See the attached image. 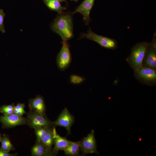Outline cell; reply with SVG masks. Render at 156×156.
<instances>
[{
  "instance_id": "obj_18",
  "label": "cell",
  "mask_w": 156,
  "mask_h": 156,
  "mask_svg": "<svg viewBox=\"0 0 156 156\" xmlns=\"http://www.w3.org/2000/svg\"><path fill=\"white\" fill-rule=\"evenodd\" d=\"M0 142L1 143V148L5 151L9 152L15 149L9 137L5 134L3 135Z\"/></svg>"
},
{
  "instance_id": "obj_8",
  "label": "cell",
  "mask_w": 156,
  "mask_h": 156,
  "mask_svg": "<svg viewBox=\"0 0 156 156\" xmlns=\"http://www.w3.org/2000/svg\"><path fill=\"white\" fill-rule=\"evenodd\" d=\"M80 149L84 154L94 153L99 154L97 150L96 141L93 130L80 141Z\"/></svg>"
},
{
  "instance_id": "obj_4",
  "label": "cell",
  "mask_w": 156,
  "mask_h": 156,
  "mask_svg": "<svg viewBox=\"0 0 156 156\" xmlns=\"http://www.w3.org/2000/svg\"><path fill=\"white\" fill-rule=\"evenodd\" d=\"M134 71L135 77L141 83L149 86L156 85V70L142 66Z\"/></svg>"
},
{
  "instance_id": "obj_23",
  "label": "cell",
  "mask_w": 156,
  "mask_h": 156,
  "mask_svg": "<svg viewBox=\"0 0 156 156\" xmlns=\"http://www.w3.org/2000/svg\"><path fill=\"white\" fill-rule=\"evenodd\" d=\"M15 154H10L1 148H0V156H16Z\"/></svg>"
},
{
  "instance_id": "obj_13",
  "label": "cell",
  "mask_w": 156,
  "mask_h": 156,
  "mask_svg": "<svg viewBox=\"0 0 156 156\" xmlns=\"http://www.w3.org/2000/svg\"><path fill=\"white\" fill-rule=\"evenodd\" d=\"M70 142L66 137H61L56 132L54 138V146L51 151L52 155H57L60 150L63 151L68 145Z\"/></svg>"
},
{
  "instance_id": "obj_25",
  "label": "cell",
  "mask_w": 156,
  "mask_h": 156,
  "mask_svg": "<svg viewBox=\"0 0 156 156\" xmlns=\"http://www.w3.org/2000/svg\"><path fill=\"white\" fill-rule=\"evenodd\" d=\"M25 113V112L24 109L18 110L14 109V114L19 116H22Z\"/></svg>"
},
{
  "instance_id": "obj_1",
  "label": "cell",
  "mask_w": 156,
  "mask_h": 156,
  "mask_svg": "<svg viewBox=\"0 0 156 156\" xmlns=\"http://www.w3.org/2000/svg\"><path fill=\"white\" fill-rule=\"evenodd\" d=\"M72 12L59 14L51 25L52 31L60 35L62 41H67L73 35Z\"/></svg>"
},
{
  "instance_id": "obj_12",
  "label": "cell",
  "mask_w": 156,
  "mask_h": 156,
  "mask_svg": "<svg viewBox=\"0 0 156 156\" xmlns=\"http://www.w3.org/2000/svg\"><path fill=\"white\" fill-rule=\"evenodd\" d=\"M29 107L30 111L36 112L42 115H45V105L43 98L38 95L29 101Z\"/></svg>"
},
{
  "instance_id": "obj_9",
  "label": "cell",
  "mask_w": 156,
  "mask_h": 156,
  "mask_svg": "<svg viewBox=\"0 0 156 156\" xmlns=\"http://www.w3.org/2000/svg\"><path fill=\"white\" fill-rule=\"evenodd\" d=\"M74 121L73 116L69 112L67 108H65L58 116L57 120L53 122L54 126H60L65 127L68 134L70 133V128Z\"/></svg>"
},
{
  "instance_id": "obj_3",
  "label": "cell",
  "mask_w": 156,
  "mask_h": 156,
  "mask_svg": "<svg viewBox=\"0 0 156 156\" xmlns=\"http://www.w3.org/2000/svg\"><path fill=\"white\" fill-rule=\"evenodd\" d=\"M79 38H86L91 40L106 49L114 50L117 47V43L116 40L99 35L92 31L90 28L87 33L81 34Z\"/></svg>"
},
{
  "instance_id": "obj_28",
  "label": "cell",
  "mask_w": 156,
  "mask_h": 156,
  "mask_svg": "<svg viewBox=\"0 0 156 156\" xmlns=\"http://www.w3.org/2000/svg\"><path fill=\"white\" fill-rule=\"evenodd\" d=\"M72 1H74L75 2H77V1L79 0H71Z\"/></svg>"
},
{
  "instance_id": "obj_26",
  "label": "cell",
  "mask_w": 156,
  "mask_h": 156,
  "mask_svg": "<svg viewBox=\"0 0 156 156\" xmlns=\"http://www.w3.org/2000/svg\"><path fill=\"white\" fill-rule=\"evenodd\" d=\"M60 2H66V0H57Z\"/></svg>"
},
{
  "instance_id": "obj_24",
  "label": "cell",
  "mask_w": 156,
  "mask_h": 156,
  "mask_svg": "<svg viewBox=\"0 0 156 156\" xmlns=\"http://www.w3.org/2000/svg\"><path fill=\"white\" fill-rule=\"evenodd\" d=\"M25 107L24 103H18L16 106H14V109L17 110H21L24 109Z\"/></svg>"
},
{
  "instance_id": "obj_16",
  "label": "cell",
  "mask_w": 156,
  "mask_h": 156,
  "mask_svg": "<svg viewBox=\"0 0 156 156\" xmlns=\"http://www.w3.org/2000/svg\"><path fill=\"white\" fill-rule=\"evenodd\" d=\"M80 141H70L67 146L63 151L65 155L75 156L79 155L80 150Z\"/></svg>"
},
{
  "instance_id": "obj_11",
  "label": "cell",
  "mask_w": 156,
  "mask_h": 156,
  "mask_svg": "<svg viewBox=\"0 0 156 156\" xmlns=\"http://www.w3.org/2000/svg\"><path fill=\"white\" fill-rule=\"evenodd\" d=\"M94 1L95 0H84L72 12L73 14L76 13L81 14L83 16V21L87 25H88L90 21V15Z\"/></svg>"
},
{
  "instance_id": "obj_22",
  "label": "cell",
  "mask_w": 156,
  "mask_h": 156,
  "mask_svg": "<svg viewBox=\"0 0 156 156\" xmlns=\"http://www.w3.org/2000/svg\"><path fill=\"white\" fill-rule=\"evenodd\" d=\"M5 14L2 9L0 8V31L3 33L5 32L4 24V19Z\"/></svg>"
},
{
  "instance_id": "obj_2",
  "label": "cell",
  "mask_w": 156,
  "mask_h": 156,
  "mask_svg": "<svg viewBox=\"0 0 156 156\" xmlns=\"http://www.w3.org/2000/svg\"><path fill=\"white\" fill-rule=\"evenodd\" d=\"M149 43L146 42L138 43L132 48L131 53L126 60L135 70L142 66L144 58Z\"/></svg>"
},
{
  "instance_id": "obj_17",
  "label": "cell",
  "mask_w": 156,
  "mask_h": 156,
  "mask_svg": "<svg viewBox=\"0 0 156 156\" xmlns=\"http://www.w3.org/2000/svg\"><path fill=\"white\" fill-rule=\"evenodd\" d=\"M47 6L50 10L57 12L58 14L63 12L66 8L62 6L57 0H43Z\"/></svg>"
},
{
  "instance_id": "obj_10",
  "label": "cell",
  "mask_w": 156,
  "mask_h": 156,
  "mask_svg": "<svg viewBox=\"0 0 156 156\" xmlns=\"http://www.w3.org/2000/svg\"><path fill=\"white\" fill-rule=\"evenodd\" d=\"M0 122L2 124V127L7 128L25 124L27 122V119L22 116L13 113L8 115L0 116Z\"/></svg>"
},
{
  "instance_id": "obj_20",
  "label": "cell",
  "mask_w": 156,
  "mask_h": 156,
  "mask_svg": "<svg viewBox=\"0 0 156 156\" xmlns=\"http://www.w3.org/2000/svg\"><path fill=\"white\" fill-rule=\"evenodd\" d=\"M14 104L3 105L0 107V112L5 115H8L14 113Z\"/></svg>"
},
{
  "instance_id": "obj_21",
  "label": "cell",
  "mask_w": 156,
  "mask_h": 156,
  "mask_svg": "<svg viewBox=\"0 0 156 156\" xmlns=\"http://www.w3.org/2000/svg\"><path fill=\"white\" fill-rule=\"evenodd\" d=\"M84 78L75 75H72L70 77V82L74 84H79L82 83L84 81Z\"/></svg>"
},
{
  "instance_id": "obj_14",
  "label": "cell",
  "mask_w": 156,
  "mask_h": 156,
  "mask_svg": "<svg viewBox=\"0 0 156 156\" xmlns=\"http://www.w3.org/2000/svg\"><path fill=\"white\" fill-rule=\"evenodd\" d=\"M31 155L34 156H51L52 152L48 151L41 142L36 141L31 149Z\"/></svg>"
},
{
  "instance_id": "obj_7",
  "label": "cell",
  "mask_w": 156,
  "mask_h": 156,
  "mask_svg": "<svg viewBox=\"0 0 156 156\" xmlns=\"http://www.w3.org/2000/svg\"><path fill=\"white\" fill-rule=\"evenodd\" d=\"M155 34L151 42L149 43L142 62V66L156 70V40Z\"/></svg>"
},
{
  "instance_id": "obj_6",
  "label": "cell",
  "mask_w": 156,
  "mask_h": 156,
  "mask_svg": "<svg viewBox=\"0 0 156 156\" xmlns=\"http://www.w3.org/2000/svg\"><path fill=\"white\" fill-rule=\"evenodd\" d=\"M27 122L29 125L35 129L42 127H51L53 126V122L51 121L45 115H42L33 111H30L27 114Z\"/></svg>"
},
{
  "instance_id": "obj_15",
  "label": "cell",
  "mask_w": 156,
  "mask_h": 156,
  "mask_svg": "<svg viewBox=\"0 0 156 156\" xmlns=\"http://www.w3.org/2000/svg\"><path fill=\"white\" fill-rule=\"evenodd\" d=\"M56 132L55 128H51L47 134L40 141L47 150L51 152L52 146L54 144V136Z\"/></svg>"
},
{
  "instance_id": "obj_27",
  "label": "cell",
  "mask_w": 156,
  "mask_h": 156,
  "mask_svg": "<svg viewBox=\"0 0 156 156\" xmlns=\"http://www.w3.org/2000/svg\"><path fill=\"white\" fill-rule=\"evenodd\" d=\"M1 133H0V141L1 140Z\"/></svg>"
},
{
  "instance_id": "obj_5",
  "label": "cell",
  "mask_w": 156,
  "mask_h": 156,
  "mask_svg": "<svg viewBox=\"0 0 156 156\" xmlns=\"http://www.w3.org/2000/svg\"><path fill=\"white\" fill-rule=\"evenodd\" d=\"M62 46L57 55L56 62L58 68L64 71L70 65L72 58L70 46L67 41H62Z\"/></svg>"
},
{
  "instance_id": "obj_19",
  "label": "cell",
  "mask_w": 156,
  "mask_h": 156,
  "mask_svg": "<svg viewBox=\"0 0 156 156\" xmlns=\"http://www.w3.org/2000/svg\"><path fill=\"white\" fill-rule=\"evenodd\" d=\"M51 128V127H42L35 129L37 141L40 142L47 134Z\"/></svg>"
}]
</instances>
